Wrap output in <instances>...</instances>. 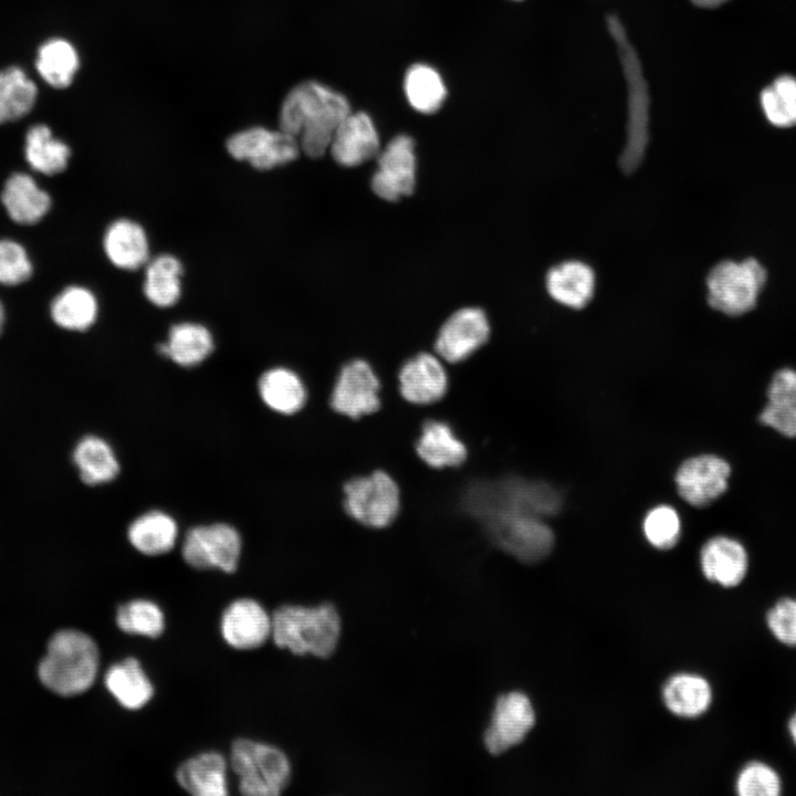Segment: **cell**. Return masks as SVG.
<instances>
[{
  "label": "cell",
  "instance_id": "6da1fadb",
  "mask_svg": "<svg viewBox=\"0 0 796 796\" xmlns=\"http://www.w3.org/2000/svg\"><path fill=\"white\" fill-rule=\"evenodd\" d=\"M462 503L495 545L519 561L536 563L551 553L555 541L551 527L507 492L478 481L467 489Z\"/></svg>",
  "mask_w": 796,
  "mask_h": 796
},
{
  "label": "cell",
  "instance_id": "7a4b0ae2",
  "mask_svg": "<svg viewBox=\"0 0 796 796\" xmlns=\"http://www.w3.org/2000/svg\"><path fill=\"white\" fill-rule=\"evenodd\" d=\"M350 113L347 98L315 81L294 86L285 96L279 128L297 137L301 150L320 157L329 148L335 130Z\"/></svg>",
  "mask_w": 796,
  "mask_h": 796
},
{
  "label": "cell",
  "instance_id": "3957f363",
  "mask_svg": "<svg viewBox=\"0 0 796 796\" xmlns=\"http://www.w3.org/2000/svg\"><path fill=\"white\" fill-rule=\"evenodd\" d=\"M342 631L334 605H282L272 615L274 643L294 654L329 658L336 650Z\"/></svg>",
  "mask_w": 796,
  "mask_h": 796
},
{
  "label": "cell",
  "instance_id": "277c9868",
  "mask_svg": "<svg viewBox=\"0 0 796 796\" xmlns=\"http://www.w3.org/2000/svg\"><path fill=\"white\" fill-rule=\"evenodd\" d=\"M98 649L86 633L65 629L56 632L39 664L42 683L61 695H76L88 690L98 671Z\"/></svg>",
  "mask_w": 796,
  "mask_h": 796
},
{
  "label": "cell",
  "instance_id": "5b68a950",
  "mask_svg": "<svg viewBox=\"0 0 796 796\" xmlns=\"http://www.w3.org/2000/svg\"><path fill=\"white\" fill-rule=\"evenodd\" d=\"M606 23L617 45L627 83V140L619 157V165L626 174H630L642 161L649 143L650 96L641 62L620 19L608 14Z\"/></svg>",
  "mask_w": 796,
  "mask_h": 796
},
{
  "label": "cell",
  "instance_id": "8992f818",
  "mask_svg": "<svg viewBox=\"0 0 796 796\" xmlns=\"http://www.w3.org/2000/svg\"><path fill=\"white\" fill-rule=\"evenodd\" d=\"M231 767L247 796H277L291 781V763L280 748L250 739L231 745Z\"/></svg>",
  "mask_w": 796,
  "mask_h": 796
},
{
  "label": "cell",
  "instance_id": "52a82bcc",
  "mask_svg": "<svg viewBox=\"0 0 796 796\" xmlns=\"http://www.w3.org/2000/svg\"><path fill=\"white\" fill-rule=\"evenodd\" d=\"M343 492L345 513L364 526L387 527L399 513V486L384 470L353 476L344 483Z\"/></svg>",
  "mask_w": 796,
  "mask_h": 796
},
{
  "label": "cell",
  "instance_id": "ba28073f",
  "mask_svg": "<svg viewBox=\"0 0 796 796\" xmlns=\"http://www.w3.org/2000/svg\"><path fill=\"white\" fill-rule=\"evenodd\" d=\"M765 281L766 271L754 258L722 261L708 275V302L726 315L745 314L755 306Z\"/></svg>",
  "mask_w": 796,
  "mask_h": 796
},
{
  "label": "cell",
  "instance_id": "9c48e42d",
  "mask_svg": "<svg viewBox=\"0 0 796 796\" xmlns=\"http://www.w3.org/2000/svg\"><path fill=\"white\" fill-rule=\"evenodd\" d=\"M241 554V537L227 523L199 525L190 528L182 542L184 561L196 569H220L233 573Z\"/></svg>",
  "mask_w": 796,
  "mask_h": 796
},
{
  "label": "cell",
  "instance_id": "30bf717a",
  "mask_svg": "<svg viewBox=\"0 0 796 796\" xmlns=\"http://www.w3.org/2000/svg\"><path fill=\"white\" fill-rule=\"evenodd\" d=\"M732 473L722 457L702 453L688 458L674 474L679 496L689 505L702 509L720 499L729 488Z\"/></svg>",
  "mask_w": 796,
  "mask_h": 796
},
{
  "label": "cell",
  "instance_id": "8fae6325",
  "mask_svg": "<svg viewBox=\"0 0 796 796\" xmlns=\"http://www.w3.org/2000/svg\"><path fill=\"white\" fill-rule=\"evenodd\" d=\"M237 160L248 161L259 170H268L294 160L300 150L297 137L282 130L254 126L231 135L226 143Z\"/></svg>",
  "mask_w": 796,
  "mask_h": 796
},
{
  "label": "cell",
  "instance_id": "7c38bea8",
  "mask_svg": "<svg viewBox=\"0 0 796 796\" xmlns=\"http://www.w3.org/2000/svg\"><path fill=\"white\" fill-rule=\"evenodd\" d=\"M380 381L364 359H353L339 369L329 396L331 408L353 420L380 408Z\"/></svg>",
  "mask_w": 796,
  "mask_h": 796
},
{
  "label": "cell",
  "instance_id": "4fadbf2b",
  "mask_svg": "<svg viewBox=\"0 0 796 796\" xmlns=\"http://www.w3.org/2000/svg\"><path fill=\"white\" fill-rule=\"evenodd\" d=\"M377 169L371 177L374 192L388 201L408 196L416 185L413 139L405 134L395 136L377 155Z\"/></svg>",
  "mask_w": 796,
  "mask_h": 796
},
{
  "label": "cell",
  "instance_id": "5bb4252c",
  "mask_svg": "<svg viewBox=\"0 0 796 796\" xmlns=\"http://www.w3.org/2000/svg\"><path fill=\"white\" fill-rule=\"evenodd\" d=\"M535 724L530 699L522 692H509L498 698L483 743L492 755H499L520 744Z\"/></svg>",
  "mask_w": 796,
  "mask_h": 796
},
{
  "label": "cell",
  "instance_id": "9a60e30c",
  "mask_svg": "<svg viewBox=\"0 0 796 796\" xmlns=\"http://www.w3.org/2000/svg\"><path fill=\"white\" fill-rule=\"evenodd\" d=\"M489 336L486 314L479 307H463L442 324L434 341V350L448 363H460L482 347Z\"/></svg>",
  "mask_w": 796,
  "mask_h": 796
},
{
  "label": "cell",
  "instance_id": "2e32d148",
  "mask_svg": "<svg viewBox=\"0 0 796 796\" xmlns=\"http://www.w3.org/2000/svg\"><path fill=\"white\" fill-rule=\"evenodd\" d=\"M220 630L230 647L256 649L272 635V616L256 600L240 598L224 609Z\"/></svg>",
  "mask_w": 796,
  "mask_h": 796
},
{
  "label": "cell",
  "instance_id": "e0dca14e",
  "mask_svg": "<svg viewBox=\"0 0 796 796\" xmlns=\"http://www.w3.org/2000/svg\"><path fill=\"white\" fill-rule=\"evenodd\" d=\"M399 392L413 405H431L448 390V375L438 356L422 352L407 359L398 371Z\"/></svg>",
  "mask_w": 796,
  "mask_h": 796
},
{
  "label": "cell",
  "instance_id": "ac0fdd59",
  "mask_svg": "<svg viewBox=\"0 0 796 796\" xmlns=\"http://www.w3.org/2000/svg\"><path fill=\"white\" fill-rule=\"evenodd\" d=\"M379 145V135L369 115L350 112L335 130L328 149L337 164L354 167L377 156Z\"/></svg>",
  "mask_w": 796,
  "mask_h": 796
},
{
  "label": "cell",
  "instance_id": "d6986e66",
  "mask_svg": "<svg viewBox=\"0 0 796 796\" xmlns=\"http://www.w3.org/2000/svg\"><path fill=\"white\" fill-rule=\"evenodd\" d=\"M700 565L706 579L722 587L740 585L748 570V554L736 538L716 535L709 538L700 552Z\"/></svg>",
  "mask_w": 796,
  "mask_h": 796
},
{
  "label": "cell",
  "instance_id": "ffe728a7",
  "mask_svg": "<svg viewBox=\"0 0 796 796\" xmlns=\"http://www.w3.org/2000/svg\"><path fill=\"white\" fill-rule=\"evenodd\" d=\"M417 455L432 469L458 468L468 458V449L442 420L427 419L415 444Z\"/></svg>",
  "mask_w": 796,
  "mask_h": 796
},
{
  "label": "cell",
  "instance_id": "44dd1931",
  "mask_svg": "<svg viewBox=\"0 0 796 796\" xmlns=\"http://www.w3.org/2000/svg\"><path fill=\"white\" fill-rule=\"evenodd\" d=\"M227 761L218 752H205L186 760L176 772L178 784L196 796H226Z\"/></svg>",
  "mask_w": 796,
  "mask_h": 796
},
{
  "label": "cell",
  "instance_id": "7402d4cb",
  "mask_svg": "<svg viewBox=\"0 0 796 796\" xmlns=\"http://www.w3.org/2000/svg\"><path fill=\"white\" fill-rule=\"evenodd\" d=\"M103 247L107 259L123 270H136L148 262L149 244L140 224L118 219L107 228Z\"/></svg>",
  "mask_w": 796,
  "mask_h": 796
},
{
  "label": "cell",
  "instance_id": "603a6c76",
  "mask_svg": "<svg viewBox=\"0 0 796 796\" xmlns=\"http://www.w3.org/2000/svg\"><path fill=\"white\" fill-rule=\"evenodd\" d=\"M594 287V271L580 261L562 262L546 274V289L551 297L572 308L584 307L590 301Z\"/></svg>",
  "mask_w": 796,
  "mask_h": 796
},
{
  "label": "cell",
  "instance_id": "cb8c5ba5",
  "mask_svg": "<svg viewBox=\"0 0 796 796\" xmlns=\"http://www.w3.org/2000/svg\"><path fill=\"white\" fill-rule=\"evenodd\" d=\"M2 203L10 218L21 224L40 221L49 211L51 199L35 180L23 172L11 175L1 192Z\"/></svg>",
  "mask_w": 796,
  "mask_h": 796
},
{
  "label": "cell",
  "instance_id": "d4e9b609",
  "mask_svg": "<svg viewBox=\"0 0 796 796\" xmlns=\"http://www.w3.org/2000/svg\"><path fill=\"white\" fill-rule=\"evenodd\" d=\"M104 683L116 701L128 710L142 709L154 694L151 681L133 657L113 664L105 673Z\"/></svg>",
  "mask_w": 796,
  "mask_h": 796
},
{
  "label": "cell",
  "instance_id": "484cf974",
  "mask_svg": "<svg viewBox=\"0 0 796 796\" xmlns=\"http://www.w3.org/2000/svg\"><path fill=\"white\" fill-rule=\"evenodd\" d=\"M263 402L281 415L298 412L306 401V388L301 377L285 367L271 368L262 374L258 384Z\"/></svg>",
  "mask_w": 796,
  "mask_h": 796
},
{
  "label": "cell",
  "instance_id": "4316f807",
  "mask_svg": "<svg viewBox=\"0 0 796 796\" xmlns=\"http://www.w3.org/2000/svg\"><path fill=\"white\" fill-rule=\"evenodd\" d=\"M127 536L132 546L139 553L158 556L174 548L178 537V526L169 514L149 511L130 523Z\"/></svg>",
  "mask_w": 796,
  "mask_h": 796
},
{
  "label": "cell",
  "instance_id": "83f0119b",
  "mask_svg": "<svg viewBox=\"0 0 796 796\" xmlns=\"http://www.w3.org/2000/svg\"><path fill=\"white\" fill-rule=\"evenodd\" d=\"M213 349L209 329L198 323L184 322L174 325L166 343L159 345V353L182 367L202 363Z\"/></svg>",
  "mask_w": 796,
  "mask_h": 796
},
{
  "label": "cell",
  "instance_id": "f1b7e54d",
  "mask_svg": "<svg viewBox=\"0 0 796 796\" xmlns=\"http://www.w3.org/2000/svg\"><path fill=\"white\" fill-rule=\"evenodd\" d=\"M663 701L675 715L695 718L709 709L712 689L709 682L696 674H677L663 687Z\"/></svg>",
  "mask_w": 796,
  "mask_h": 796
},
{
  "label": "cell",
  "instance_id": "f546056e",
  "mask_svg": "<svg viewBox=\"0 0 796 796\" xmlns=\"http://www.w3.org/2000/svg\"><path fill=\"white\" fill-rule=\"evenodd\" d=\"M73 460L82 481L88 485L107 483L119 472L114 450L108 442L96 436H86L78 441Z\"/></svg>",
  "mask_w": 796,
  "mask_h": 796
},
{
  "label": "cell",
  "instance_id": "4dcf8cb0",
  "mask_svg": "<svg viewBox=\"0 0 796 796\" xmlns=\"http://www.w3.org/2000/svg\"><path fill=\"white\" fill-rule=\"evenodd\" d=\"M182 265L170 254H161L147 262L144 280V294L158 307L176 304L181 294Z\"/></svg>",
  "mask_w": 796,
  "mask_h": 796
},
{
  "label": "cell",
  "instance_id": "1f68e13d",
  "mask_svg": "<svg viewBox=\"0 0 796 796\" xmlns=\"http://www.w3.org/2000/svg\"><path fill=\"white\" fill-rule=\"evenodd\" d=\"M98 304L95 295L83 286H69L51 304L56 325L69 331H85L96 321Z\"/></svg>",
  "mask_w": 796,
  "mask_h": 796
},
{
  "label": "cell",
  "instance_id": "d6a6232c",
  "mask_svg": "<svg viewBox=\"0 0 796 796\" xmlns=\"http://www.w3.org/2000/svg\"><path fill=\"white\" fill-rule=\"evenodd\" d=\"M24 151L31 168L44 175L63 171L71 155L69 146L54 138L51 129L42 124L28 130Z\"/></svg>",
  "mask_w": 796,
  "mask_h": 796
},
{
  "label": "cell",
  "instance_id": "836d02e7",
  "mask_svg": "<svg viewBox=\"0 0 796 796\" xmlns=\"http://www.w3.org/2000/svg\"><path fill=\"white\" fill-rule=\"evenodd\" d=\"M41 77L51 86H69L80 66L75 48L66 40L52 39L41 45L36 57Z\"/></svg>",
  "mask_w": 796,
  "mask_h": 796
},
{
  "label": "cell",
  "instance_id": "e575fe53",
  "mask_svg": "<svg viewBox=\"0 0 796 796\" xmlns=\"http://www.w3.org/2000/svg\"><path fill=\"white\" fill-rule=\"evenodd\" d=\"M404 90L411 107L422 114L437 112L447 96V88L440 74L422 63L413 64L408 69Z\"/></svg>",
  "mask_w": 796,
  "mask_h": 796
},
{
  "label": "cell",
  "instance_id": "d590c367",
  "mask_svg": "<svg viewBox=\"0 0 796 796\" xmlns=\"http://www.w3.org/2000/svg\"><path fill=\"white\" fill-rule=\"evenodd\" d=\"M36 100V86L23 70L8 67L0 71V124L27 115Z\"/></svg>",
  "mask_w": 796,
  "mask_h": 796
},
{
  "label": "cell",
  "instance_id": "8d00e7d4",
  "mask_svg": "<svg viewBox=\"0 0 796 796\" xmlns=\"http://www.w3.org/2000/svg\"><path fill=\"white\" fill-rule=\"evenodd\" d=\"M116 625L128 635L157 638L165 629V617L156 603L148 599H133L118 606Z\"/></svg>",
  "mask_w": 796,
  "mask_h": 796
},
{
  "label": "cell",
  "instance_id": "74e56055",
  "mask_svg": "<svg viewBox=\"0 0 796 796\" xmlns=\"http://www.w3.org/2000/svg\"><path fill=\"white\" fill-rule=\"evenodd\" d=\"M761 104L768 122L786 128L796 125V78L778 76L761 93Z\"/></svg>",
  "mask_w": 796,
  "mask_h": 796
},
{
  "label": "cell",
  "instance_id": "f35d334b",
  "mask_svg": "<svg viewBox=\"0 0 796 796\" xmlns=\"http://www.w3.org/2000/svg\"><path fill=\"white\" fill-rule=\"evenodd\" d=\"M642 533L654 548L663 551L674 547L681 537L678 511L668 504L653 506L642 520Z\"/></svg>",
  "mask_w": 796,
  "mask_h": 796
},
{
  "label": "cell",
  "instance_id": "ab89813d",
  "mask_svg": "<svg viewBox=\"0 0 796 796\" xmlns=\"http://www.w3.org/2000/svg\"><path fill=\"white\" fill-rule=\"evenodd\" d=\"M782 788L778 773L762 761L745 764L735 781V789L740 796H778Z\"/></svg>",
  "mask_w": 796,
  "mask_h": 796
},
{
  "label": "cell",
  "instance_id": "60d3db41",
  "mask_svg": "<svg viewBox=\"0 0 796 796\" xmlns=\"http://www.w3.org/2000/svg\"><path fill=\"white\" fill-rule=\"evenodd\" d=\"M31 274L32 263L24 248L13 240H0V284L17 285Z\"/></svg>",
  "mask_w": 796,
  "mask_h": 796
},
{
  "label": "cell",
  "instance_id": "b9f144b4",
  "mask_svg": "<svg viewBox=\"0 0 796 796\" xmlns=\"http://www.w3.org/2000/svg\"><path fill=\"white\" fill-rule=\"evenodd\" d=\"M765 621L777 641L796 647V597L778 599L767 610Z\"/></svg>",
  "mask_w": 796,
  "mask_h": 796
},
{
  "label": "cell",
  "instance_id": "7bdbcfd3",
  "mask_svg": "<svg viewBox=\"0 0 796 796\" xmlns=\"http://www.w3.org/2000/svg\"><path fill=\"white\" fill-rule=\"evenodd\" d=\"M760 420L784 437L796 438V405L767 402L761 411Z\"/></svg>",
  "mask_w": 796,
  "mask_h": 796
},
{
  "label": "cell",
  "instance_id": "ee69618b",
  "mask_svg": "<svg viewBox=\"0 0 796 796\" xmlns=\"http://www.w3.org/2000/svg\"><path fill=\"white\" fill-rule=\"evenodd\" d=\"M767 399L776 405H796V369L785 367L773 375Z\"/></svg>",
  "mask_w": 796,
  "mask_h": 796
},
{
  "label": "cell",
  "instance_id": "f6af8a7d",
  "mask_svg": "<svg viewBox=\"0 0 796 796\" xmlns=\"http://www.w3.org/2000/svg\"><path fill=\"white\" fill-rule=\"evenodd\" d=\"M699 8L713 9L722 6L729 0H691Z\"/></svg>",
  "mask_w": 796,
  "mask_h": 796
},
{
  "label": "cell",
  "instance_id": "bcb514c9",
  "mask_svg": "<svg viewBox=\"0 0 796 796\" xmlns=\"http://www.w3.org/2000/svg\"><path fill=\"white\" fill-rule=\"evenodd\" d=\"M787 729H788L789 736H790L794 745L796 746V712L790 716Z\"/></svg>",
  "mask_w": 796,
  "mask_h": 796
},
{
  "label": "cell",
  "instance_id": "7dc6e473",
  "mask_svg": "<svg viewBox=\"0 0 796 796\" xmlns=\"http://www.w3.org/2000/svg\"><path fill=\"white\" fill-rule=\"evenodd\" d=\"M3 323H4V308L0 302V333L3 327Z\"/></svg>",
  "mask_w": 796,
  "mask_h": 796
}]
</instances>
